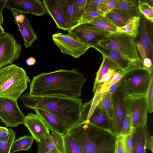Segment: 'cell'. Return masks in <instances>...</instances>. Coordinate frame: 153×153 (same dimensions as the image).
Returning a JSON list of instances; mask_svg holds the SVG:
<instances>
[{
	"label": "cell",
	"instance_id": "7bdbcfd3",
	"mask_svg": "<svg viewBox=\"0 0 153 153\" xmlns=\"http://www.w3.org/2000/svg\"><path fill=\"white\" fill-rule=\"evenodd\" d=\"M120 71H122L114 69L110 70L102 76L98 84V87L108 82L116 74Z\"/></svg>",
	"mask_w": 153,
	"mask_h": 153
},
{
	"label": "cell",
	"instance_id": "4dcf8cb0",
	"mask_svg": "<svg viewBox=\"0 0 153 153\" xmlns=\"http://www.w3.org/2000/svg\"><path fill=\"white\" fill-rule=\"evenodd\" d=\"M100 101L104 109L111 121L113 115L111 95L108 91L103 93Z\"/></svg>",
	"mask_w": 153,
	"mask_h": 153
},
{
	"label": "cell",
	"instance_id": "44dd1931",
	"mask_svg": "<svg viewBox=\"0 0 153 153\" xmlns=\"http://www.w3.org/2000/svg\"><path fill=\"white\" fill-rule=\"evenodd\" d=\"M110 12H116L131 18L140 16V13L138 7L131 0H118L114 7Z\"/></svg>",
	"mask_w": 153,
	"mask_h": 153
},
{
	"label": "cell",
	"instance_id": "60d3db41",
	"mask_svg": "<svg viewBox=\"0 0 153 153\" xmlns=\"http://www.w3.org/2000/svg\"><path fill=\"white\" fill-rule=\"evenodd\" d=\"M124 144L126 153H133V145L132 135L129 134L124 136Z\"/></svg>",
	"mask_w": 153,
	"mask_h": 153
},
{
	"label": "cell",
	"instance_id": "8d00e7d4",
	"mask_svg": "<svg viewBox=\"0 0 153 153\" xmlns=\"http://www.w3.org/2000/svg\"><path fill=\"white\" fill-rule=\"evenodd\" d=\"M105 0H87L84 12L99 11L102 4Z\"/></svg>",
	"mask_w": 153,
	"mask_h": 153
},
{
	"label": "cell",
	"instance_id": "6da1fadb",
	"mask_svg": "<svg viewBox=\"0 0 153 153\" xmlns=\"http://www.w3.org/2000/svg\"><path fill=\"white\" fill-rule=\"evenodd\" d=\"M86 81L84 75L75 69L42 73L33 77L29 93L35 96L79 98Z\"/></svg>",
	"mask_w": 153,
	"mask_h": 153
},
{
	"label": "cell",
	"instance_id": "5b68a950",
	"mask_svg": "<svg viewBox=\"0 0 153 153\" xmlns=\"http://www.w3.org/2000/svg\"><path fill=\"white\" fill-rule=\"evenodd\" d=\"M153 79V71L143 66L133 65L126 71L120 81L127 96L146 97Z\"/></svg>",
	"mask_w": 153,
	"mask_h": 153
},
{
	"label": "cell",
	"instance_id": "f5cc1de1",
	"mask_svg": "<svg viewBox=\"0 0 153 153\" xmlns=\"http://www.w3.org/2000/svg\"><path fill=\"white\" fill-rule=\"evenodd\" d=\"M4 29L1 25H0V35L4 33Z\"/></svg>",
	"mask_w": 153,
	"mask_h": 153
},
{
	"label": "cell",
	"instance_id": "e0dca14e",
	"mask_svg": "<svg viewBox=\"0 0 153 153\" xmlns=\"http://www.w3.org/2000/svg\"><path fill=\"white\" fill-rule=\"evenodd\" d=\"M33 110L52 131L62 136L68 133V128L57 117L42 109H35Z\"/></svg>",
	"mask_w": 153,
	"mask_h": 153
},
{
	"label": "cell",
	"instance_id": "d590c367",
	"mask_svg": "<svg viewBox=\"0 0 153 153\" xmlns=\"http://www.w3.org/2000/svg\"><path fill=\"white\" fill-rule=\"evenodd\" d=\"M51 137L54 145L60 153H65L63 136L52 131Z\"/></svg>",
	"mask_w": 153,
	"mask_h": 153
},
{
	"label": "cell",
	"instance_id": "603a6c76",
	"mask_svg": "<svg viewBox=\"0 0 153 153\" xmlns=\"http://www.w3.org/2000/svg\"><path fill=\"white\" fill-rule=\"evenodd\" d=\"M102 56L103 60L100 67L97 73L94 84L93 89V92L94 93L98 87V84L102 76L110 70H121L118 67L111 62L106 57L104 56Z\"/></svg>",
	"mask_w": 153,
	"mask_h": 153
},
{
	"label": "cell",
	"instance_id": "277c9868",
	"mask_svg": "<svg viewBox=\"0 0 153 153\" xmlns=\"http://www.w3.org/2000/svg\"><path fill=\"white\" fill-rule=\"evenodd\" d=\"M30 82L25 71L15 64L0 68V98L17 100Z\"/></svg>",
	"mask_w": 153,
	"mask_h": 153
},
{
	"label": "cell",
	"instance_id": "681fc988",
	"mask_svg": "<svg viewBox=\"0 0 153 153\" xmlns=\"http://www.w3.org/2000/svg\"><path fill=\"white\" fill-rule=\"evenodd\" d=\"M8 0H0V18L2 22L4 20L2 15V13L4 8H5Z\"/></svg>",
	"mask_w": 153,
	"mask_h": 153
},
{
	"label": "cell",
	"instance_id": "f35d334b",
	"mask_svg": "<svg viewBox=\"0 0 153 153\" xmlns=\"http://www.w3.org/2000/svg\"><path fill=\"white\" fill-rule=\"evenodd\" d=\"M131 121L129 116L127 113L123 121L120 135L125 136L130 134Z\"/></svg>",
	"mask_w": 153,
	"mask_h": 153
},
{
	"label": "cell",
	"instance_id": "9c48e42d",
	"mask_svg": "<svg viewBox=\"0 0 153 153\" xmlns=\"http://www.w3.org/2000/svg\"><path fill=\"white\" fill-rule=\"evenodd\" d=\"M53 42L61 52L75 58H79L90 48L69 34L58 32L52 35Z\"/></svg>",
	"mask_w": 153,
	"mask_h": 153
},
{
	"label": "cell",
	"instance_id": "3957f363",
	"mask_svg": "<svg viewBox=\"0 0 153 153\" xmlns=\"http://www.w3.org/2000/svg\"><path fill=\"white\" fill-rule=\"evenodd\" d=\"M68 133L81 146L82 153H114L116 136L112 131L88 122L69 128Z\"/></svg>",
	"mask_w": 153,
	"mask_h": 153
},
{
	"label": "cell",
	"instance_id": "484cf974",
	"mask_svg": "<svg viewBox=\"0 0 153 153\" xmlns=\"http://www.w3.org/2000/svg\"><path fill=\"white\" fill-rule=\"evenodd\" d=\"M88 23L111 33L117 32V27L105 15L95 18Z\"/></svg>",
	"mask_w": 153,
	"mask_h": 153
},
{
	"label": "cell",
	"instance_id": "7a4b0ae2",
	"mask_svg": "<svg viewBox=\"0 0 153 153\" xmlns=\"http://www.w3.org/2000/svg\"><path fill=\"white\" fill-rule=\"evenodd\" d=\"M28 109L45 110L59 119L69 129L81 123L82 99L51 96H35L29 92L20 97Z\"/></svg>",
	"mask_w": 153,
	"mask_h": 153
},
{
	"label": "cell",
	"instance_id": "4316f807",
	"mask_svg": "<svg viewBox=\"0 0 153 153\" xmlns=\"http://www.w3.org/2000/svg\"><path fill=\"white\" fill-rule=\"evenodd\" d=\"M65 153H82V149L77 141L67 133L63 136Z\"/></svg>",
	"mask_w": 153,
	"mask_h": 153
},
{
	"label": "cell",
	"instance_id": "9a60e30c",
	"mask_svg": "<svg viewBox=\"0 0 153 153\" xmlns=\"http://www.w3.org/2000/svg\"><path fill=\"white\" fill-rule=\"evenodd\" d=\"M48 14L52 18L57 28L64 31L71 27L64 13L60 0H42Z\"/></svg>",
	"mask_w": 153,
	"mask_h": 153
},
{
	"label": "cell",
	"instance_id": "d6a6232c",
	"mask_svg": "<svg viewBox=\"0 0 153 153\" xmlns=\"http://www.w3.org/2000/svg\"><path fill=\"white\" fill-rule=\"evenodd\" d=\"M138 9L145 17L152 22L153 20V7L148 3L140 0L138 1Z\"/></svg>",
	"mask_w": 153,
	"mask_h": 153
},
{
	"label": "cell",
	"instance_id": "d4e9b609",
	"mask_svg": "<svg viewBox=\"0 0 153 153\" xmlns=\"http://www.w3.org/2000/svg\"><path fill=\"white\" fill-rule=\"evenodd\" d=\"M140 19V16H135L126 25L121 27H117V32L131 36L134 38L139 33L138 27Z\"/></svg>",
	"mask_w": 153,
	"mask_h": 153
},
{
	"label": "cell",
	"instance_id": "7402d4cb",
	"mask_svg": "<svg viewBox=\"0 0 153 153\" xmlns=\"http://www.w3.org/2000/svg\"><path fill=\"white\" fill-rule=\"evenodd\" d=\"M140 34V41L139 42L144 49L147 57L150 59L151 58L152 59V45L149 35L146 24L144 20H143L141 23Z\"/></svg>",
	"mask_w": 153,
	"mask_h": 153
},
{
	"label": "cell",
	"instance_id": "8fae6325",
	"mask_svg": "<svg viewBox=\"0 0 153 153\" xmlns=\"http://www.w3.org/2000/svg\"><path fill=\"white\" fill-rule=\"evenodd\" d=\"M17 101L0 98V119L7 127H16L24 123L25 116L19 108Z\"/></svg>",
	"mask_w": 153,
	"mask_h": 153
},
{
	"label": "cell",
	"instance_id": "2e32d148",
	"mask_svg": "<svg viewBox=\"0 0 153 153\" xmlns=\"http://www.w3.org/2000/svg\"><path fill=\"white\" fill-rule=\"evenodd\" d=\"M93 48L99 51L102 56L106 57L123 71L127 70L133 65L138 66L121 54L112 50L98 45Z\"/></svg>",
	"mask_w": 153,
	"mask_h": 153
},
{
	"label": "cell",
	"instance_id": "ee69618b",
	"mask_svg": "<svg viewBox=\"0 0 153 153\" xmlns=\"http://www.w3.org/2000/svg\"><path fill=\"white\" fill-rule=\"evenodd\" d=\"M48 137L45 139L42 142L38 143V148L37 153H50L47 146Z\"/></svg>",
	"mask_w": 153,
	"mask_h": 153
},
{
	"label": "cell",
	"instance_id": "83f0119b",
	"mask_svg": "<svg viewBox=\"0 0 153 153\" xmlns=\"http://www.w3.org/2000/svg\"><path fill=\"white\" fill-rule=\"evenodd\" d=\"M104 15L117 27H121L126 25L131 21L132 18L116 12H109Z\"/></svg>",
	"mask_w": 153,
	"mask_h": 153
},
{
	"label": "cell",
	"instance_id": "816d5d0a",
	"mask_svg": "<svg viewBox=\"0 0 153 153\" xmlns=\"http://www.w3.org/2000/svg\"><path fill=\"white\" fill-rule=\"evenodd\" d=\"M36 62V59L33 57H30L27 59L26 60V63L28 66L34 65Z\"/></svg>",
	"mask_w": 153,
	"mask_h": 153
},
{
	"label": "cell",
	"instance_id": "b9f144b4",
	"mask_svg": "<svg viewBox=\"0 0 153 153\" xmlns=\"http://www.w3.org/2000/svg\"><path fill=\"white\" fill-rule=\"evenodd\" d=\"M124 136L120 134L116 136L114 153H126L124 144Z\"/></svg>",
	"mask_w": 153,
	"mask_h": 153
},
{
	"label": "cell",
	"instance_id": "d6986e66",
	"mask_svg": "<svg viewBox=\"0 0 153 153\" xmlns=\"http://www.w3.org/2000/svg\"><path fill=\"white\" fill-rule=\"evenodd\" d=\"M131 134L132 137L133 153H146L147 140L150 134L147 124L136 128Z\"/></svg>",
	"mask_w": 153,
	"mask_h": 153
},
{
	"label": "cell",
	"instance_id": "30bf717a",
	"mask_svg": "<svg viewBox=\"0 0 153 153\" xmlns=\"http://www.w3.org/2000/svg\"><path fill=\"white\" fill-rule=\"evenodd\" d=\"M21 51V45L12 34L4 31L0 35V69L18 59Z\"/></svg>",
	"mask_w": 153,
	"mask_h": 153
},
{
	"label": "cell",
	"instance_id": "ba28073f",
	"mask_svg": "<svg viewBox=\"0 0 153 153\" xmlns=\"http://www.w3.org/2000/svg\"><path fill=\"white\" fill-rule=\"evenodd\" d=\"M126 102L130 119L131 134L136 128L147 124L148 111L146 97L127 96Z\"/></svg>",
	"mask_w": 153,
	"mask_h": 153
},
{
	"label": "cell",
	"instance_id": "ffe728a7",
	"mask_svg": "<svg viewBox=\"0 0 153 153\" xmlns=\"http://www.w3.org/2000/svg\"><path fill=\"white\" fill-rule=\"evenodd\" d=\"M24 39V45L26 48L30 47L38 39L37 36L28 19L27 15L22 22H15Z\"/></svg>",
	"mask_w": 153,
	"mask_h": 153
},
{
	"label": "cell",
	"instance_id": "836d02e7",
	"mask_svg": "<svg viewBox=\"0 0 153 153\" xmlns=\"http://www.w3.org/2000/svg\"><path fill=\"white\" fill-rule=\"evenodd\" d=\"M103 16V14L99 10L84 12L77 24L88 23L95 18Z\"/></svg>",
	"mask_w": 153,
	"mask_h": 153
},
{
	"label": "cell",
	"instance_id": "ab89813d",
	"mask_svg": "<svg viewBox=\"0 0 153 153\" xmlns=\"http://www.w3.org/2000/svg\"><path fill=\"white\" fill-rule=\"evenodd\" d=\"M148 111L149 113L153 112V79L150 83L146 96Z\"/></svg>",
	"mask_w": 153,
	"mask_h": 153
},
{
	"label": "cell",
	"instance_id": "4fadbf2b",
	"mask_svg": "<svg viewBox=\"0 0 153 153\" xmlns=\"http://www.w3.org/2000/svg\"><path fill=\"white\" fill-rule=\"evenodd\" d=\"M5 8L36 16L48 13L43 1L39 0H8Z\"/></svg>",
	"mask_w": 153,
	"mask_h": 153
},
{
	"label": "cell",
	"instance_id": "cb8c5ba5",
	"mask_svg": "<svg viewBox=\"0 0 153 153\" xmlns=\"http://www.w3.org/2000/svg\"><path fill=\"white\" fill-rule=\"evenodd\" d=\"M34 140L31 135H25L19 137L14 141L10 153L21 150H28L31 147Z\"/></svg>",
	"mask_w": 153,
	"mask_h": 153
},
{
	"label": "cell",
	"instance_id": "1f68e13d",
	"mask_svg": "<svg viewBox=\"0 0 153 153\" xmlns=\"http://www.w3.org/2000/svg\"><path fill=\"white\" fill-rule=\"evenodd\" d=\"M87 0H76L74 7L73 19L75 26L78 23L85 11Z\"/></svg>",
	"mask_w": 153,
	"mask_h": 153
},
{
	"label": "cell",
	"instance_id": "7dc6e473",
	"mask_svg": "<svg viewBox=\"0 0 153 153\" xmlns=\"http://www.w3.org/2000/svg\"><path fill=\"white\" fill-rule=\"evenodd\" d=\"M9 133V129L6 127L0 126V141L8 136Z\"/></svg>",
	"mask_w": 153,
	"mask_h": 153
},
{
	"label": "cell",
	"instance_id": "db71d44e",
	"mask_svg": "<svg viewBox=\"0 0 153 153\" xmlns=\"http://www.w3.org/2000/svg\"><path fill=\"white\" fill-rule=\"evenodd\" d=\"M3 24V22H2L0 18V25H1Z\"/></svg>",
	"mask_w": 153,
	"mask_h": 153
},
{
	"label": "cell",
	"instance_id": "ac0fdd59",
	"mask_svg": "<svg viewBox=\"0 0 153 153\" xmlns=\"http://www.w3.org/2000/svg\"><path fill=\"white\" fill-rule=\"evenodd\" d=\"M88 122L99 127L110 131L113 133L111 120L104 109L100 100Z\"/></svg>",
	"mask_w": 153,
	"mask_h": 153
},
{
	"label": "cell",
	"instance_id": "f546056e",
	"mask_svg": "<svg viewBox=\"0 0 153 153\" xmlns=\"http://www.w3.org/2000/svg\"><path fill=\"white\" fill-rule=\"evenodd\" d=\"M8 136L0 141V153H10L12 144L15 140L16 133L12 129H9Z\"/></svg>",
	"mask_w": 153,
	"mask_h": 153
},
{
	"label": "cell",
	"instance_id": "f907efd6",
	"mask_svg": "<svg viewBox=\"0 0 153 153\" xmlns=\"http://www.w3.org/2000/svg\"><path fill=\"white\" fill-rule=\"evenodd\" d=\"M120 84V81L112 85L109 88L108 92L111 95L112 94Z\"/></svg>",
	"mask_w": 153,
	"mask_h": 153
},
{
	"label": "cell",
	"instance_id": "bcb514c9",
	"mask_svg": "<svg viewBox=\"0 0 153 153\" xmlns=\"http://www.w3.org/2000/svg\"><path fill=\"white\" fill-rule=\"evenodd\" d=\"M143 66L151 71H153V65L152 60L146 57L142 60Z\"/></svg>",
	"mask_w": 153,
	"mask_h": 153
},
{
	"label": "cell",
	"instance_id": "e575fe53",
	"mask_svg": "<svg viewBox=\"0 0 153 153\" xmlns=\"http://www.w3.org/2000/svg\"><path fill=\"white\" fill-rule=\"evenodd\" d=\"M125 71H120L118 72L108 82L102 84L101 85L102 93L107 92L111 86L119 82L123 76Z\"/></svg>",
	"mask_w": 153,
	"mask_h": 153
},
{
	"label": "cell",
	"instance_id": "f1b7e54d",
	"mask_svg": "<svg viewBox=\"0 0 153 153\" xmlns=\"http://www.w3.org/2000/svg\"><path fill=\"white\" fill-rule=\"evenodd\" d=\"M76 0H60L65 16L71 28L75 26L73 16Z\"/></svg>",
	"mask_w": 153,
	"mask_h": 153
},
{
	"label": "cell",
	"instance_id": "8992f818",
	"mask_svg": "<svg viewBox=\"0 0 153 153\" xmlns=\"http://www.w3.org/2000/svg\"><path fill=\"white\" fill-rule=\"evenodd\" d=\"M98 45L120 53L138 66H143L134 38L131 36L117 32L111 33Z\"/></svg>",
	"mask_w": 153,
	"mask_h": 153
},
{
	"label": "cell",
	"instance_id": "7c38bea8",
	"mask_svg": "<svg viewBox=\"0 0 153 153\" xmlns=\"http://www.w3.org/2000/svg\"><path fill=\"white\" fill-rule=\"evenodd\" d=\"M127 96L120 81V85L111 95L113 113L111 122L113 133L116 136L120 134L123 121L128 113L126 102Z\"/></svg>",
	"mask_w": 153,
	"mask_h": 153
},
{
	"label": "cell",
	"instance_id": "74e56055",
	"mask_svg": "<svg viewBox=\"0 0 153 153\" xmlns=\"http://www.w3.org/2000/svg\"><path fill=\"white\" fill-rule=\"evenodd\" d=\"M118 1V0H105L101 5L99 11L104 15L114 7Z\"/></svg>",
	"mask_w": 153,
	"mask_h": 153
},
{
	"label": "cell",
	"instance_id": "5bb4252c",
	"mask_svg": "<svg viewBox=\"0 0 153 153\" xmlns=\"http://www.w3.org/2000/svg\"><path fill=\"white\" fill-rule=\"evenodd\" d=\"M24 124L37 143L42 142L50 135L48 128L36 114L30 113L25 116Z\"/></svg>",
	"mask_w": 153,
	"mask_h": 153
},
{
	"label": "cell",
	"instance_id": "52a82bcc",
	"mask_svg": "<svg viewBox=\"0 0 153 153\" xmlns=\"http://www.w3.org/2000/svg\"><path fill=\"white\" fill-rule=\"evenodd\" d=\"M111 33L89 23L77 24L68 31V34L75 39L94 48Z\"/></svg>",
	"mask_w": 153,
	"mask_h": 153
},
{
	"label": "cell",
	"instance_id": "f6af8a7d",
	"mask_svg": "<svg viewBox=\"0 0 153 153\" xmlns=\"http://www.w3.org/2000/svg\"><path fill=\"white\" fill-rule=\"evenodd\" d=\"M47 146L50 153H60L53 142L51 134L47 137Z\"/></svg>",
	"mask_w": 153,
	"mask_h": 153
},
{
	"label": "cell",
	"instance_id": "c3c4849f",
	"mask_svg": "<svg viewBox=\"0 0 153 153\" xmlns=\"http://www.w3.org/2000/svg\"><path fill=\"white\" fill-rule=\"evenodd\" d=\"M146 147L148 149L151 151L153 153V137L152 135H149L147 140Z\"/></svg>",
	"mask_w": 153,
	"mask_h": 153
}]
</instances>
